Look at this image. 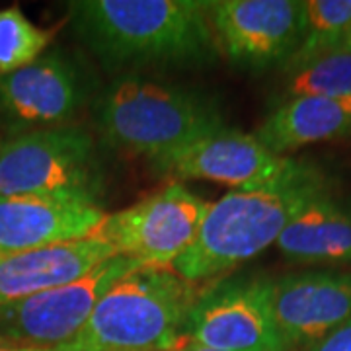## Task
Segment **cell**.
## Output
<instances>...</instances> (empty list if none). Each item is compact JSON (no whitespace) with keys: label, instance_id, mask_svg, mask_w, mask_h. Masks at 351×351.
<instances>
[{"label":"cell","instance_id":"cell-1","mask_svg":"<svg viewBox=\"0 0 351 351\" xmlns=\"http://www.w3.org/2000/svg\"><path fill=\"white\" fill-rule=\"evenodd\" d=\"M66 12L78 39L117 76L197 69L219 55L207 0H76Z\"/></svg>","mask_w":351,"mask_h":351},{"label":"cell","instance_id":"cell-2","mask_svg":"<svg viewBox=\"0 0 351 351\" xmlns=\"http://www.w3.org/2000/svg\"><path fill=\"white\" fill-rule=\"evenodd\" d=\"M332 189V178L308 160H295L269 184L230 189L209 205L197 239L174 271L197 287L225 276L276 244L308 203Z\"/></svg>","mask_w":351,"mask_h":351},{"label":"cell","instance_id":"cell-3","mask_svg":"<svg viewBox=\"0 0 351 351\" xmlns=\"http://www.w3.org/2000/svg\"><path fill=\"white\" fill-rule=\"evenodd\" d=\"M94 121L113 151L151 162L225 127L211 98L143 75L115 76L94 100Z\"/></svg>","mask_w":351,"mask_h":351},{"label":"cell","instance_id":"cell-4","mask_svg":"<svg viewBox=\"0 0 351 351\" xmlns=\"http://www.w3.org/2000/svg\"><path fill=\"white\" fill-rule=\"evenodd\" d=\"M199 293L174 269L137 267L113 283L78 336L55 351H174Z\"/></svg>","mask_w":351,"mask_h":351},{"label":"cell","instance_id":"cell-5","mask_svg":"<svg viewBox=\"0 0 351 351\" xmlns=\"http://www.w3.org/2000/svg\"><path fill=\"white\" fill-rule=\"evenodd\" d=\"M104 182L98 145L86 127L66 123L2 138L0 197L71 195L100 205Z\"/></svg>","mask_w":351,"mask_h":351},{"label":"cell","instance_id":"cell-6","mask_svg":"<svg viewBox=\"0 0 351 351\" xmlns=\"http://www.w3.org/2000/svg\"><path fill=\"white\" fill-rule=\"evenodd\" d=\"M211 201L184 184H170L135 205L106 215L94 234L115 256H123L149 269H174L191 248Z\"/></svg>","mask_w":351,"mask_h":351},{"label":"cell","instance_id":"cell-7","mask_svg":"<svg viewBox=\"0 0 351 351\" xmlns=\"http://www.w3.org/2000/svg\"><path fill=\"white\" fill-rule=\"evenodd\" d=\"M217 351H287L271 304V279L237 277L201 291L182 330V343Z\"/></svg>","mask_w":351,"mask_h":351},{"label":"cell","instance_id":"cell-8","mask_svg":"<svg viewBox=\"0 0 351 351\" xmlns=\"http://www.w3.org/2000/svg\"><path fill=\"white\" fill-rule=\"evenodd\" d=\"M137 267L129 258L113 256L69 285L0 306V338L43 350L61 348L78 336L113 283Z\"/></svg>","mask_w":351,"mask_h":351},{"label":"cell","instance_id":"cell-9","mask_svg":"<svg viewBox=\"0 0 351 351\" xmlns=\"http://www.w3.org/2000/svg\"><path fill=\"white\" fill-rule=\"evenodd\" d=\"M209 18L219 55L242 69H283L301 41V0H213Z\"/></svg>","mask_w":351,"mask_h":351},{"label":"cell","instance_id":"cell-10","mask_svg":"<svg viewBox=\"0 0 351 351\" xmlns=\"http://www.w3.org/2000/svg\"><path fill=\"white\" fill-rule=\"evenodd\" d=\"M90 100L82 71L61 51L0 75V121L16 133L66 125Z\"/></svg>","mask_w":351,"mask_h":351},{"label":"cell","instance_id":"cell-11","mask_svg":"<svg viewBox=\"0 0 351 351\" xmlns=\"http://www.w3.org/2000/svg\"><path fill=\"white\" fill-rule=\"evenodd\" d=\"M293 164L295 158L271 152L256 135L223 127L152 166L158 174L178 180H207L248 189L274 182Z\"/></svg>","mask_w":351,"mask_h":351},{"label":"cell","instance_id":"cell-12","mask_svg":"<svg viewBox=\"0 0 351 351\" xmlns=\"http://www.w3.org/2000/svg\"><path fill=\"white\" fill-rule=\"evenodd\" d=\"M271 304L287 351H302L351 318V271L271 279Z\"/></svg>","mask_w":351,"mask_h":351},{"label":"cell","instance_id":"cell-13","mask_svg":"<svg viewBox=\"0 0 351 351\" xmlns=\"http://www.w3.org/2000/svg\"><path fill=\"white\" fill-rule=\"evenodd\" d=\"M104 217L98 203L71 195L0 197V254L86 239Z\"/></svg>","mask_w":351,"mask_h":351},{"label":"cell","instance_id":"cell-14","mask_svg":"<svg viewBox=\"0 0 351 351\" xmlns=\"http://www.w3.org/2000/svg\"><path fill=\"white\" fill-rule=\"evenodd\" d=\"M113 256L112 248L96 234L34 250L0 254V306L69 285Z\"/></svg>","mask_w":351,"mask_h":351},{"label":"cell","instance_id":"cell-15","mask_svg":"<svg viewBox=\"0 0 351 351\" xmlns=\"http://www.w3.org/2000/svg\"><path fill=\"white\" fill-rule=\"evenodd\" d=\"M285 260L304 265H350L351 205L334 191L316 197L276 242Z\"/></svg>","mask_w":351,"mask_h":351},{"label":"cell","instance_id":"cell-16","mask_svg":"<svg viewBox=\"0 0 351 351\" xmlns=\"http://www.w3.org/2000/svg\"><path fill=\"white\" fill-rule=\"evenodd\" d=\"M350 135L351 96H302L283 100L256 131V137L279 156H287L289 151L306 145Z\"/></svg>","mask_w":351,"mask_h":351},{"label":"cell","instance_id":"cell-17","mask_svg":"<svg viewBox=\"0 0 351 351\" xmlns=\"http://www.w3.org/2000/svg\"><path fill=\"white\" fill-rule=\"evenodd\" d=\"M351 27V0H304L299 47L283 71H293L339 49Z\"/></svg>","mask_w":351,"mask_h":351},{"label":"cell","instance_id":"cell-18","mask_svg":"<svg viewBox=\"0 0 351 351\" xmlns=\"http://www.w3.org/2000/svg\"><path fill=\"white\" fill-rule=\"evenodd\" d=\"M283 100L302 96H351V53L334 51L285 73Z\"/></svg>","mask_w":351,"mask_h":351},{"label":"cell","instance_id":"cell-19","mask_svg":"<svg viewBox=\"0 0 351 351\" xmlns=\"http://www.w3.org/2000/svg\"><path fill=\"white\" fill-rule=\"evenodd\" d=\"M49 29L36 25L20 8L0 10V75L24 69L47 51Z\"/></svg>","mask_w":351,"mask_h":351},{"label":"cell","instance_id":"cell-20","mask_svg":"<svg viewBox=\"0 0 351 351\" xmlns=\"http://www.w3.org/2000/svg\"><path fill=\"white\" fill-rule=\"evenodd\" d=\"M302 351H351V318Z\"/></svg>","mask_w":351,"mask_h":351},{"label":"cell","instance_id":"cell-21","mask_svg":"<svg viewBox=\"0 0 351 351\" xmlns=\"http://www.w3.org/2000/svg\"><path fill=\"white\" fill-rule=\"evenodd\" d=\"M0 351H55V350L32 348V346H22V343H14V341H8V339L0 338Z\"/></svg>","mask_w":351,"mask_h":351},{"label":"cell","instance_id":"cell-22","mask_svg":"<svg viewBox=\"0 0 351 351\" xmlns=\"http://www.w3.org/2000/svg\"><path fill=\"white\" fill-rule=\"evenodd\" d=\"M174 351H217V350H209V348H203V346H197V343H188L184 341L182 346H178Z\"/></svg>","mask_w":351,"mask_h":351},{"label":"cell","instance_id":"cell-23","mask_svg":"<svg viewBox=\"0 0 351 351\" xmlns=\"http://www.w3.org/2000/svg\"><path fill=\"white\" fill-rule=\"evenodd\" d=\"M338 51H343V53H351V27L350 32L346 34V38L341 41V45H339Z\"/></svg>","mask_w":351,"mask_h":351},{"label":"cell","instance_id":"cell-24","mask_svg":"<svg viewBox=\"0 0 351 351\" xmlns=\"http://www.w3.org/2000/svg\"><path fill=\"white\" fill-rule=\"evenodd\" d=\"M0 145H2V137H0Z\"/></svg>","mask_w":351,"mask_h":351}]
</instances>
